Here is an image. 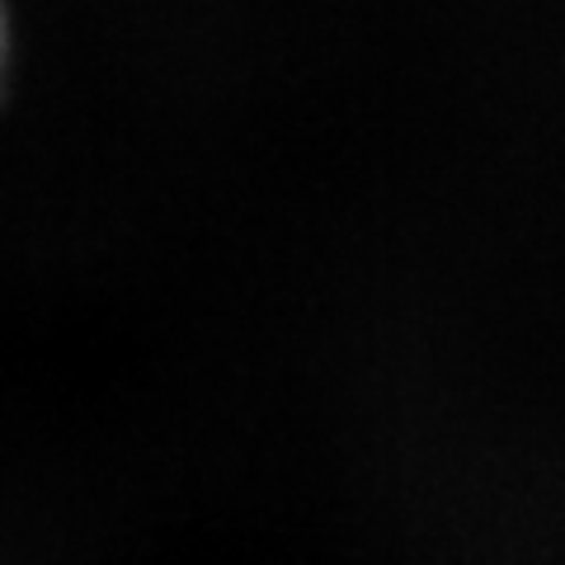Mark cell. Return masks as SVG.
Wrapping results in <instances>:
<instances>
[{
	"mask_svg": "<svg viewBox=\"0 0 565 565\" xmlns=\"http://www.w3.org/2000/svg\"><path fill=\"white\" fill-rule=\"evenodd\" d=\"M0 71H6V10H0Z\"/></svg>",
	"mask_w": 565,
	"mask_h": 565,
	"instance_id": "obj_1",
	"label": "cell"
}]
</instances>
